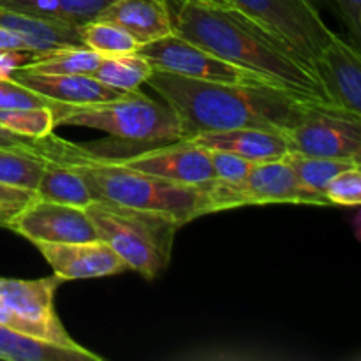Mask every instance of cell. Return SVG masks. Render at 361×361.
<instances>
[{
    "mask_svg": "<svg viewBox=\"0 0 361 361\" xmlns=\"http://www.w3.org/2000/svg\"><path fill=\"white\" fill-rule=\"evenodd\" d=\"M173 32L219 59L259 74L271 85L307 101L331 104L312 67L291 44L236 7L200 0H166Z\"/></svg>",
    "mask_w": 361,
    "mask_h": 361,
    "instance_id": "1",
    "label": "cell"
},
{
    "mask_svg": "<svg viewBox=\"0 0 361 361\" xmlns=\"http://www.w3.org/2000/svg\"><path fill=\"white\" fill-rule=\"evenodd\" d=\"M175 111L182 141L214 130L254 129L286 133L312 101L271 85L194 80L154 69L145 81Z\"/></svg>",
    "mask_w": 361,
    "mask_h": 361,
    "instance_id": "2",
    "label": "cell"
},
{
    "mask_svg": "<svg viewBox=\"0 0 361 361\" xmlns=\"http://www.w3.org/2000/svg\"><path fill=\"white\" fill-rule=\"evenodd\" d=\"M39 154L51 161L66 162L87 183L94 200L109 201L141 210L162 212L182 224L210 214L203 185H182L147 175L111 159L85 155L74 143L49 134L39 140Z\"/></svg>",
    "mask_w": 361,
    "mask_h": 361,
    "instance_id": "3",
    "label": "cell"
},
{
    "mask_svg": "<svg viewBox=\"0 0 361 361\" xmlns=\"http://www.w3.org/2000/svg\"><path fill=\"white\" fill-rule=\"evenodd\" d=\"M55 126H76L102 130L111 140L74 147L85 155L101 159H126L145 150L182 141V127L175 111L159 102L133 92L118 101L85 106L51 104Z\"/></svg>",
    "mask_w": 361,
    "mask_h": 361,
    "instance_id": "4",
    "label": "cell"
},
{
    "mask_svg": "<svg viewBox=\"0 0 361 361\" xmlns=\"http://www.w3.org/2000/svg\"><path fill=\"white\" fill-rule=\"evenodd\" d=\"M97 238L108 243L116 256L145 279H154L171 261L173 243L182 222L162 212L123 207L94 200L85 207Z\"/></svg>",
    "mask_w": 361,
    "mask_h": 361,
    "instance_id": "5",
    "label": "cell"
},
{
    "mask_svg": "<svg viewBox=\"0 0 361 361\" xmlns=\"http://www.w3.org/2000/svg\"><path fill=\"white\" fill-rule=\"evenodd\" d=\"M59 277L0 279V324L27 337L69 349H83L63 328L55 309Z\"/></svg>",
    "mask_w": 361,
    "mask_h": 361,
    "instance_id": "6",
    "label": "cell"
},
{
    "mask_svg": "<svg viewBox=\"0 0 361 361\" xmlns=\"http://www.w3.org/2000/svg\"><path fill=\"white\" fill-rule=\"evenodd\" d=\"M284 134L289 150L312 157L361 161V116L312 102Z\"/></svg>",
    "mask_w": 361,
    "mask_h": 361,
    "instance_id": "7",
    "label": "cell"
},
{
    "mask_svg": "<svg viewBox=\"0 0 361 361\" xmlns=\"http://www.w3.org/2000/svg\"><path fill=\"white\" fill-rule=\"evenodd\" d=\"M231 4L291 44L310 67L335 34L305 0H231Z\"/></svg>",
    "mask_w": 361,
    "mask_h": 361,
    "instance_id": "8",
    "label": "cell"
},
{
    "mask_svg": "<svg viewBox=\"0 0 361 361\" xmlns=\"http://www.w3.org/2000/svg\"><path fill=\"white\" fill-rule=\"evenodd\" d=\"M203 187L210 214L252 204H307L295 173L284 159L256 162L242 182L210 180Z\"/></svg>",
    "mask_w": 361,
    "mask_h": 361,
    "instance_id": "9",
    "label": "cell"
},
{
    "mask_svg": "<svg viewBox=\"0 0 361 361\" xmlns=\"http://www.w3.org/2000/svg\"><path fill=\"white\" fill-rule=\"evenodd\" d=\"M140 53L152 63L154 69L178 74V76L207 81H224V83L271 85L259 74L233 66V63L219 59L208 49L176 34L147 42L141 46Z\"/></svg>",
    "mask_w": 361,
    "mask_h": 361,
    "instance_id": "10",
    "label": "cell"
},
{
    "mask_svg": "<svg viewBox=\"0 0 361 361\" xmlns=\"http://www.w3.org/2000/svg\"><path fill=\"white\" fill-rule=\"evenodd\" d=\"M7 228L32 243H74L97 240L87 212L74 204L35 197Z\"/></svg>",
    "mask_w": 361,
    "mask_h": 361,
    "instance_id": "11",
    "label": "cell"
},
{
    "mask_svg": "<svg viewBox=\"0 0 361 361\" xmlns=\"http://www.w3.org/2000/svg\"><path fill=\"white\" fill-rule=\"evenodd\" d=\"M331 106L361 116V56L360 49L334 34L312 62Z\"/></svg>",
    "mask_w": 361,
    "mask_h": 361,
    "instance_id": "12",
    "label": "cell"
},
{
    "mask_svg": "<svg viewBox=\"0 0 361 361\" xmlns=\"http://www.w3.org/2000/svg\"><path fill=\"white\" fill-rule=\"evenodd\" d=\"M111 161L182 185H203L214 180L210 152L189 141L164 145L130 157Z\"/></svg>",
    "mask_w": 361,
    "mask_h": 361,
    "instance_id": "13",
    "label": "cell"
},
{
    "mask_svg": "<svg viewBox=\"0 0 361 361\" xmlns=\"http://www.w3.org/2000/svg\"><path fill=\"white\" fill-rule=\"evenodd\" d=\"M60 281L101 279L122 274L126 263L102 240L74 243H34Z\"/></svg>",
    "mask_w": 361,
    "mask_h": 361,
    "instance_id": "14",
    "label": "cell"
},
{
    "mask_svg": "<svg viewBox=\"0 0 361 361\" xmlns=\"http://www.w3.org/2000/svg\"><path fill=\"white\" fill-rule=\"evenodd\" d=\"M11 78L53 104L63 106L99 104L118 101L133 94L108 87L94 74H37L20 67L11 74Z\"/></svg>",
    "mask_w": 361,
    "mask_h": 361,
    "instance_id": "15",
    "label": "cell"
},
{
    "mask_svg": "<svg viewBox=\"0 0 361 361\" xmlns=\"http://www.w3.org/2000/svg\"><path fill=\"white\" fill-rule=\"evenodd\" d=\"M185 141L207 150L229 152L252 162L275 161L282 159L289 152L284 134L267 129H254V127L201 133Z\"/></svg>",
    "mask_w": 361,
    "mask_h": 361,
    "instance_id": "16",
    "label": "cell"
},
{
    "mask_svg": "<svg viewBox=\"0 0 361 361\" xmlns=\"http://www.w3.org/2000/svg\"><path fill=\"white\" fill-rule=\"evenodd\" d=\"M95 20H108L120 25L134 35L141 46L175 34L166 0H113Z\"/></svg>",
    "mask_w": 361,
    "mask_h": 361,
    "instance_id": "17",
    "label": "cell"
},
{
    "mask_svg": "<svg viewBox=\"0 0 361 361\" xmlns=\"http://www.w3.org/2000/svg\"><path fill=\"white\" fill-rule=\"evenodd\" d=\"M0 27L27 39L34 53H48L63 46H83L80 34L81 25L67 21L44 20L0 7Z\"/></svg>",
    "mask_w": 361,
    "mask_h": 361,
    "instance_id": "18",
    "label": "cell"
},
{
    "mask_svg": "<svg viewBox=\"0 0 361 361\" xmlns=\"http://www.w3.org/2000/svg\"><path fill=\"white\" fill-rule=\"evenodd\" d=\"M282 159L295 173L296 182L305 196V203L314 204V207L330 204L324 196V190L335 175L353 168V166L361 164V161H353V159L312 157V155H303L293 150H289Z\"/></svg>",
    "mask_w": 361,
    "mask_h": 361,
    "instance_id": "19",
    "label": "cell"
},
{
    "mask_svg": "<svg viewBox=\"0 0 361 361\" xmlns=\"http://www.w3.org/2000/svg\"><path fill=\"white\" fill-rule=\"evenodd\" d=\"M0 360L7 361H102L95 353L69 349L27 337L0 324Z\"/></svg>",
    "mask_w": 361,
    "mask_h": 361,
    "instance_id": "20",
    "label": "cell"
},
{
    "mask_svg": "<svg viewBox=\"0 0 361 361\" xmlns=\"http://www.w3.org/2000/svg\"><path fill=\"white\" fill-rule=\"evenodd\" d=\"M34 192L39 200L74 204L81 208L88 207L94 201V196L83 178L66 162L51 161V159H46L44 169Z\"/></svg>",
    "mask_w": 361,
    "mask_h": 361,
    "instance_id": "21",
    "label": "cell"
},
{
    "mask_svg": "<svg viewBox=\"0 0 361 361\" xmlns=\"http://www.w3.org/2000/svg\"><path fill=\"white\" fill-rule=\"evenodd\" d=\"M102 55L87 46H63L48 53H37L23 69L37 74H94Z\"/></svg>",
    "mask_w": 361,
    "mask_h": 361,
    "instance_id": "22",
    "label": "cell"
},
{
    "mask_svg": "<svg viewBox=\"0 0 361 361\" xmlns=\"http://www.w3.org/2000/svg\"><path fill=\"white\" fill-rule=\"evenodd\" d=\"M152 71V63L137 51L129 55L102 56L94 76L116 90L136 92L148 80Z\"/></svg>",
    "mask_w": 361,
    "mask_h": 361,
    "instance_id": "23",
    "label": "cell"
},
{
    "mask_svg": "<svg viewBox=\"0 0 361 361\" xmlns=\"http://www.w3.org/2000/svg\"><path fill=\"white\" fill-rule=\"evenodd\" d=\"M44 164L39 143L35 148H0V182L35 190Z\"/></svg>",
    "mask_w": 361,
    "mask_h": 361,
    "instance_id": "24",
    "label": "cell"
},
{
    "mask_svg": "<svg viewBox=\"0 0 361 361\" xmlns=\"http://www.w3.org/2000/svg\"><path fill=\"white\" fill-rule=\"evenodd\" d=\"M81 42L102 56L129 55L140 51L141 44L120 25L108 20H92L80 27Z\"/></svg>",
    "mask_w": 361,
    "mask_h": 361,
    "instance_id": "25",
    "label": "cell"
},
{
    "mask_svg": "<svg viewBox=\"0 0 361 361\" xmlns=\"http://www.w3.org/2000/svg\"><path fill=\"white\" fill-rule=\"evenodd\" d=\"M0 126L30 140H44L56 127L51 106L0 109Z\"/></svg>",
    "mask_w": 361,
    "mask_h": 361,
    "instance_id": "26",
    "label": "cell"
},
{
    "mask_svg": "<svg viewBox=\"0 0 361 361\" xmlns=\"http://www.w3.org/2000/svg\"><path fill=\"white\" fill-rule=\"evenodd\" d=\"M328 203L356 208L361 204V164L344 169L331 178L324 190Z\"/></svg>",
    "mask_w": 361,
    "mask_h": 361,
    "instance_id": "27",
    "label": "cell"
},
{
    "mask_svg": "<svg viewBox=\"0 0 361 361\" xmlns=\"http://www.w3.org/2000/svg\"><path fill=\"white\" fill-rule=\"evenodd\" d=\"M48 99L35 94L30 88L23 87L13 78H0V109H16V108H41V106H51Z\"/></svg>",
    "mask_w": 361,
    "mask_h": 361,
    "instance_id": "28",
    "label": "cell"
},
{
    "mask_svg": "<svg viewBox=\"0 0 361 361\" xmlns=\"http://www.w3.org/2000/svg\"><path fill=\"white\" fill-rule=\"evenodd\" d=\"M210 152L212 171H214V180H222V182H242L250 173L256 162L247 161L240 155L229 154L222 150H208Z\"/></svg>",
    "mask_w": 361,
    "mask_h": 361,
    "instance_id": "29",
    "label": "cell"
},
{
    "mask_svg": "<svg viewBox=\"0 0 361 361\" xmlns=\"http://www.w3.org/2000/svg\"><path fill=\"white\" fill-rule=\"evenodd\" d=\"M34 200V190L0 182V228H7Z\"/></svg>",
    "mask_w": 361,
    "mask_h": 361,
    "instance_id": "30",
    "label": "cell"
},
{
    "mask_svg": "<svg viewBox=\"0 0 361 361\" xmlns=\"http://www.w3.org/2000/svg\"><path fill=\"white\" fill-rule=\"evenodd\" d=\"M66 20L73 25H85L101 16L113 0H59Z\"/></svg>",
    "mask_w": 361,
    "mask_h": 361,
    "instance_id": "31",
    "label": "cell"
},
{
    "mask_svg": "<svg viewBox=\"0 0 361 361\" xmlns=\"http://www.w3.org/2000/svg\"><path fill=\"white\" fill-rule=\"evenodd\" d=\"M335 13L341 16L344 25L348 27L351 44L360 49L361 39V0H328Z\"/></svg>",
    "mask_w": 361,
    "mask_h": 361,
    "instance_id": "32",
    "label": "cell"
},
{
    "mask_svg": "<svg viewBox=\"0 0 361 361\" xmlns=\"http://www.w3.org/2000/svg\"><path fill=\"white\" fill-rule=\"evenodd\" d=\"M37 53L20 49H0V78H9L16 69L30 62Z\"/></svg>",
    "mask_w": 361,
    "mask_h": 361,
    "instance_id": "33",
    "label": "cell"
},
{
    "mask_svg": "<svg viewBox=\"0 0 361 361\" xmlns=\"http://www.w3.org/2000/svg\"><path fill=\"white\" fill-rule=\"evenodd\" d=\"M35 147H37V140H30V137L20 136V134L13 133V130L0 126V148H35Z\"/></svg>",
    "mask_w": 361,
    "mask_h": 361,
    "instance_id": "34",
    "label": "cell"
},
{
    "mask_svg": "<svg viewBox=\"0 0 361 361\" xmlns=\"http://www.w3.org/2000/svg\"><path fill=\"white\" fill-rule=\"evenodd\" d=\"M0 49H20V51H32V46H30V42H28L25 37H21L20 34L0 27Z\"/></svg>",
    "mask_w": 361,
    "mask_h": 361,
    "instance_id": "35",
    "label": "cell"
},
{
    "mask_svg": "<svg viewBox=\"0 0 361 361\" xmlns=\"http://www.w3.org/2000/svg\"><path fill=\"white\" fill-rule=\"evenodd\" d=\"M307 4H309L310 7H312L314 11H316V13H323V9H324V6H326L328 4V0H305Z\"/></svg>",
    "mask_w": 361,
    "mask_h": 361,
    "instance_id": "36",
    "label": "cell"
},
{
    "mask_svg": "<svg viewBox=\"0 0 361 361\" xmlns=\"http://www.w3.org/2000/svg\"><path fill=\"white\" fill-rule=\"evenodd\" d=\"M200 2L214 4V6H221V7H233L231 0H200Z\"/></svg>",
    "mask_w": 361,
    "mask_h": 361,
    "instance_id": "37",
    "label": "cell"
}]
</instances>
